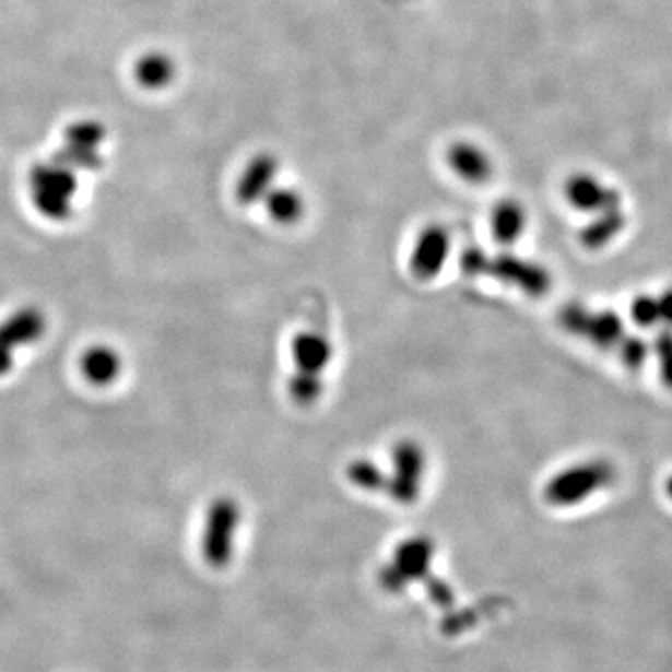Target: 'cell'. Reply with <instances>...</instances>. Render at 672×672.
I'll list each match as a JSON object with an SVG mask.
<instances>
[{
	"instance_id": "cell-17",
	"label": "cell",
	"mask_w": 672,
	"mask_h": 672,
	"mask_svg": "<svg viewBox=\"0 0 672 672\" xmlns=\"http://www.w3.org/2000/svg\"><path fill=\"white\" fill-rule=\"evenodd\" d=\"M624 226H626V215L622 212V208L596 213V217L579 234V241L585 249H603L624 231Z\"/></svg>"
},
{
	"instance_id": "cell-19",
	"label": "cell",
	"mask_w": 672,
	"mask_h": 672,
	"mask_svg": "<svg viewBox=\"0 0 672 672\" xmlns=\"http://www.w3.org/2000/svg\"><path fill=\"white\" fill-rule=\"evenodd\" d=\"M174 71H176V66H174L173 60L167 55H163V52H148L146 57H142L137 62L134 75H137L142 86L157 90L170 84V81L174 79Z\"/></svg>"
},
{
	"instance_id": "cell-25",
	"label": "cell",
	"mask_w": 672,
	"mask_h": 672,
	"mask_svg": "<svg viewBox=\"0 0 672 672\" xmlns=\"http://www.w3.org/2000/svg\"><path fill=\"white\" fill-rule=\"evenodd\" d=\"M486 250L481 249V247H469L461 252V271L469 276H482L484 275V268H486Z\"/></svg>"
},
{
	"instance_id": "cell-9",
	"label": "cell",
	"mask_w": 672,
	"mask_h": 672,
	"mask_svg": "<svg viewBox=\"0 0 672 672\" xmlns=\"http://www.w3.org/2000/svg\"><path fill=\"white\" fill-rule=\"evenodd\" d=\"M450 255V234L443 224H428L416 236L411 249V275L418 281H432L441 273Z\"/></svg>"
},
{
	"instance_id": "cell-6",
	"label": "cell",
	"mask_w": 672,
	"mask_h": 672,
	"mask_svg": "<svg viewBox=\"0 0 672 672\" xmlns=\"http://www.w3.org/2000/svg\"><path fill=\"white\" fill-rule=\"evenodd\" d=\"M434 557H436V544L432 538H408L398 545L392 563L387 564L379 574V581L384 585V589L398 592L408 582L428 576Z\"/></svg>"
},
{
	"instance_id": "cell-27",
	"label": "cell",
	"mask_w": 672,
	"mask_h": 672,
	"mask_svg": "<svg viewBox=\"0 0 672 672\" xmlns=\"http://www.w3.org/2000/svg\"><path fill=\"white\" fill-rule=\"evenodd\" d=\"M660 299V326L672 327V288L658 297Z\"/></svg>"
},
{
	"instance_id": "cell-8",
	"label": "cell",
	"mask_w": 672,
	"mask_h": 672,
	"mask_svg": "<svg viewBox=\"0 0 672 672\" xmlns=\"http://www.w3.org/2000/svg\"><path fill=\"white\" fill-rule=\"evenodd\" d=\"M47 320L36 307L20 308L0 323V378L12 370L13 352L38 342L45 333Z\"/></svg>"
},
{
	"instance_id": "cell-22",
	"label": "cell",
	"mask_w": 672,
	"mask_h": 672,
	"mask_svg": "<svg viewBox=\"0 0 672 672\" xmlns=\"http://www.w3.org/2000/svg\"><path fill=\"white\" fill-rule=\"evenodd\" d=\"M632 318L642 329L660 326V299L652 295H640L632 305Z\"/></svg>"
},
{
	"instance_id": "cell-2",
	"label": "cell",
	"mask_w": 672,
	"mask_h": 672,
	"mask_svg": "<svg viewBox=\"0 0 672 672\" xmlns=\"http://www.w3.org/2000/svg\"><path fill=\"white\" fill-rule=\"evenodd\" d=\"M241 523V506L232 497H217L205 512L202 529V557L215 570L231 564L236 550V532Z\"/></svg>"
},
{
	"instance_id": "cell-12",
	"label": "cell",
	"mask_w": 672,
	"mask_h": 672,
	"mask_svg": "<svg viewBox=\"0 0 672 672\" xmlns=\"http://www.w3.org/2000/svg\"><path fill=\"white\" fill-rule=\"evenodd\" d=\"M279 163L273 155H258L250 161L236 186V199L239 204L249 205L260 202L271 191L275 181Z\"/></svg>"
},
{
	"instance_id": "cell-21",
	"label": "cell",
	"mask_w": 672,
	"mask_h": 672,
	"mask_svg": "<svg viewBox=\"0 0 672 672\" xmlns=\"http://www.w3.org/2000/svg\"><path fill=\"white\" fill-rule=\"evenodd\" d=\"M323 387L326 385L320 374L295 370L294 376L288 379V394L297 405H313L318 402L326 391Z\"/></svg>"
},
{
	"instance_id": "cell-26",
	"label": "cell",
	"mask_w": 672,
	"mask_h": 672,
	"mask_svg": "<svg viewBox=\"0 0 672 672\" xmlns=\"http://www.w3.org/2000/svg\"><path fill=\"white\" fill-rule=\"evenodd\" d=\"M429 596H432V600L437 603V605H450L452 603V590L448 587L447 582L441 581V579H434V581L428 582Z\"/></svg>"
},
{
	"instance_id": "cell-4",
	"label": "cell",
	"mask_w": 672,
	"mask_h": 672,
	"mask_svg": "<svg viewBox=\"0 0 672 672\" xmlns=\"http://www.w3.org/2000/svg\"><path fill=\"white\" fill-rule=\"evenodd\" d=\"M564 331L589 340L600 350H616L626 337L624 321L613 310H590L579 303H570L558 313Z\"/></svg>"
},
{
	"instance_id": "cell-13",
	"label": "cell",
	"mask_w": 672,
	"mask_h": 672,
	"mask_svg": "<svg viewBox=\"0 0 672 672\" xmlns=\"http://www.w3.org/2000/svg\"><path fill=\"white\" fill-rule=\"evenodd\" d=\"M103 141L102 129L94 123L75 126L68 134V142L58 161L71 168H96L99 167V154L97 146Z\"/></svg>"
},
{
	"instance_id": "cell-3",
	"label": "cell",
	"mask_w": 672,
	"mask_h": 672,
	"mask_svg": "<svg viewBox=\"0 0 672 672\" xmlns=\"http://www.w3.org/2000/svg\"><path fill=\"white\" fill-rule=\"evenodd\" d=\"M78 191V178L62 161L45 163L31 173L34 205L44 217L64 221L71 215V204Z\"/></svg>"
},
{
	"instance_id": "cell-23",
	"label": "cell",
	"mask_w": 672,
	"mask_h": 672,
	"mask_svg": "<svg viewBox=\"0 0 672 672\" xmlns=\"http://www.w3.org/2000/svg\"><path fill=\"white\" fill-rule=\"evenodd\" d=\"M653 350L660 361L661 379L672 391V327H661Z\"/></svg>"
},
{
	"instance_id": "cell-14",
	"label": "cell",
	"mask_w": 672,
	"mask_h": 672,
	"mask_svg": "<svg viewBox=\"0 0 672 672\" xmlns=\"http://www.w3.org/2000/svg\"><path fill=\"white\" fill-rule=\"evenodd\" d=\"M448 165L469 184H486L492 178L493 165L490 155L482 148L458 142L448 150Z\"/></svg>"
},
{
	"instance_id": "cell-18",
	"label": "cell",
	"mask_w": 672,
	"mask_h": 672,
	"mask_svg": "<svg viewBox=\"0 0 672 672\" xmlns=\"http://www.w3.org/2000/svg\"><path fill=\"white\" fill-rule=\"evenodd\" d=\"M263 202H266L269 217L273 219L275 223L282 224V226H292V224L299 223L305 215V210H307L302 192L290 189V187L271 189L263 197Z\"/></svg>"
},
{
	"instance_id": "cell-15",
	"label": "cell",
	"mask_w": 672,
	"mask_h": 672,
	"mask_svg": "<svg viewBox=\"0 0 672 672\" xmlns=\"http://www.w3.org/2000/svg\"><path fill=\"white\" fill-rule=\"evenodd\" d=\"M527 228V212L518 200L506 199L493 208L492 232L497 244L510 247L519 237L523 236Z\"/></svg>"
},
{
	"instance_id": "cell-10",
	"label": "cell",
	"mask_w": 672,
	"mask_h": 672,
	"mask_svg": "<svg viewBox=\"0 0 672 672\" xmlns=\"http://www.w3.org/2000/svg\"><path fill=\"white\" fill-rule=\"evenodd\" d=\"M566 200L579 212L600 213L621 208V194L590 174H576L564 186Z\"/></svg>"
},
{
	"instance_id": "cell-7",
	"label": "cell",
	"mask_w": 672,
	"mask_h": 672,
	"mask_svg": "<svg viewBox=\"0 0 672 672\" xmlns=\"http://www.w3.org/2000/svg\"><path fill=\"white\" fill-rule=\"evenodd\" d=\"M484 275L505 282L531 297L547 294L551 288L550 271L544 266L516 257L512 252H499L495 257L487 255Z\"/></svg>"
},
{
	"instance_id": "cell-24",
	"label": "cell",
	"mask_w": 672,
	"mask_h": 672,
	"mask_svg": "<svg viewBox=\"0 0 672 672\" xmlns=\"http://www.w3.org/2000/svg\"><path fill=\"white\" fill-rule=\"evenodd\" d=\"M616 350L621 353L622 363L632 370H639L648 357L647 342L635 334H626Z\"/></svg>"
},
{
	"instance_id": "cell-16",
	"label": "cell",
	"mask_w": 672,
	"mask_h": 672,
	"mask_svg": "<svg viewBox=\"0 0 672 672\" xmlns=\"http://www.w3.org/2000/svg\"><path fill=\"white\" fill-rule=\"evenodd\" d=\"M81 370L92 385H110L122 372V357L109 346L90 347L81 358Z\"/></svg>"
},
{
	"instance_id": "cell-20",
	"label": "cell",
	"mask_w": 672,
	"mask_h": 672,
	"mask_svg": "<svg viewBox=\"0 0 672 672\" xmlns=\"http://www.w3.org/2000/svg\"><path fill=\"white\" fill-rule=\"evenodd\" d=\"M347 481L363 492H385L387 473L368 458L353 460L346 469Z\"/></svg>"
},
{
	"instance_id": "cell-5",
	"label": "cell",
	"mask_w": 672,
	"mask_h": 672,
	"mask_svg": "<svg viewBox=\"0 0 672 672\" xmlns=\"http://www.w3.org/2000/svg\"><path fill=\"white\" fill-rule=\"evenodd\" d=\"M426 452L415 439H400L392 447V471L387 473L385 492L400 505H413L423 492Z\"/></svg>"
},
{
	"instance_id": "cell-28",
	"label": "cell",
	"mask_w": 672,
	"mask_h": 672,
	"mask_svg": "<svg viewBox=\"0 0 672 672\" xmlns=\"http://www.w3.org/2000/svg\"><path fill=\"white\" fill-rule=\"evenodd\" d=\"M667 495L672 499V476H669V481L665 484Z\"/></svg>"
},
{
	"instance_id": "cell-1",
	"label": "cell",
	"mask_w": 672,
	"mask_h": 672,
	"mask_svg": "<svg viewBox=\"0 0 672 672\" xmlns=\"http://www.w3.org/2000/svg\"><path fill=\"white\" fill-rule=\"evenodd\" d=\"M615 479L616 469L611 461H581L551 476L544 487V499L558 508L576 506L603 487L611 486Z\"/></svg>"
},
{
	"instance_id": "cell-11",
	"label": "cell",
	"mask_w": 672,
	"mask_h": 672,
	"mask_svg": "<svg viewBox=\"0 0 672 672\" xmlns=\"http://www.w3.org/2000/svg\"><path fill=\"white\" fill-rule=\"evenodd\" d=\"M295 370L308 374H323L333 361V344L326 334L318 331H302L295 334L290 344Z\"/></svg>"
}]
</instances>
